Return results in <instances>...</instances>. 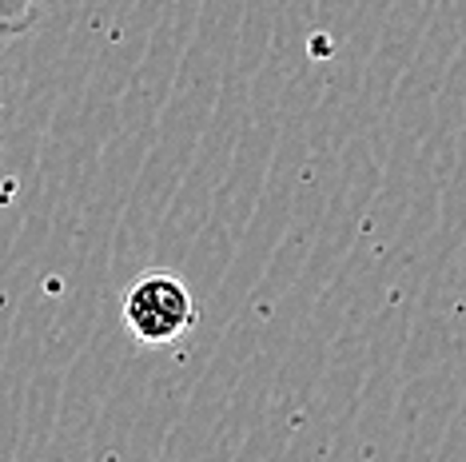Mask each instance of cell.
<instances>
[{
	"mask_svg": "<svg viewBox=\"0 0 466 462\" xmlns=\"http://www.w3.org/2000/svg\"><path fill=\"white\" fill-rule=\"evenodd\" d=\"M120 315L136 343L167 346L196 327L199 307H196L192 287L179 276H172V271H147V276H140L128 287Z\"/></svg>",
	"mask_w": 466,
	"mask_h": 462,
	"instance_id": "obj_1",
	"label": "cell"
},
{
	"mask_svg": "<svg viewBox=\"0 0 466 462\" xmlns=\"http://www.w3.org/2000/svg\"><path fill=\"white\" fill-rule=\"evenodd\" d=\"M40 5L45 0H0V45L25 36L40 20Z\"/></svg>",
	"mask_w": 466,
	"mask_h": 462,
	"instance_id": "obj_2",
	"label": "cell"
}]
</instances>
